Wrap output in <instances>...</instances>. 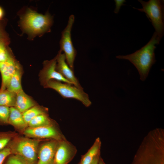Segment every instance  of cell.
Returning a JSON list of instances; mask_svg holds the SVG:
<instances>
[{"label": "cell", "instance_id": "1", "mask_svg": "<svg viewBox=\"0 0 164 164\" xmlns=\"http://www.w3.org/2000/svg\"><path fill=\"white\" fill-rule=\"evenodd\" d=\"M161 39L155 32L150 41L140 49L126 55H118L116 58L130 61L136 68L140 79L145 81L148 77L150 69L156 62L155 50V45L159 43Z\"/></svg>", "mask_w": 164, "mask_h": 164}, {"label": "cell", "instance_id": "2", "mask_svg": "<svg viewBox=\"0 0 164 164\" xmlns=\"http://www.w3.org/2000/svg\"><path fill=\"white\" fill-rule=\"evenodd\" d=\"M53 22L49 13L43 15L29 9L21 18L20 23L23 30L33 36L49 32Z\"/></svg>", "mask_w": 164, "mask_h": 164}, {"label": "cell", "instance_id": "3", "mask_svg": "<svg viewBox=\"0 0 164 164\" xmlns=\"http://www.w3.org/2000/svg\"><path fill=\"white\" fill-rule=\"evenodd\" d=\"M142 5L141 9L133 8L139 11L145 12L155 28V32L161 39L164 32V1L150 0L145 2L139 0Z\"/></svg>", "mask_w": 164, "mask_h": 164}, {"label": "cell", "instance_id": "4", "mask_svg": "<svg viewBox=\"0 0 164 164\" xmlns=\"http://www.w3.org/2000/svg\"><path fill=\"white\" fill-rule=\"evenodd\" d=\"M44 87L55 90L64 98L76 99L86 107L91 104L88 94L84 91L83 88L53 80L49 81Z\"/></svg>", "mask_w": 164, "mask_h": 164}, {"label": "cell", "instance_id": "5", "mask_svg": "<svg viewBox=\"0 0 164 164\" xmlns=\"http://www.w3.org/2000/svg\"><path fill=\"white\" fill-rule=\"evenodd\" d=\"M39 141L28 138H17L12 142L9 147L14 153L23 158L28 164H34L37 157Z\"/></svg>", "mask_w": 164, "mask_h": 164}, {"label": "cell", "instance_id": "6", "mask_svg": "<svg viewBox=\"0 0 164 164\" xmlns=\"http://www.w3.org/2000/svg\"><path fill=\"white\" fill-rule=\"evenodd\" d=\"M74 20L75 17L73 15L69 16L67 24L62 32L60 43V50L64 52L67 64L73 71L77 51L73 44L71 31Z\"/></svg>", "mask_w": 164, "mask_h": 164}, {"label": "cell", "instance_id": "7", "mask_svg": "<svg viewBox=\"0 0 164 164\" xmlns=\"http://www.w3.org/2000/svg\"><path fill=\"white\" fill-rule=\"evenodd\" d=\"M24 134L29 137L52 139L58 141L66 139L64 135L54 125L26 129Z\"/></svg>", "mask_w": 164, "mask_h": 164}, {"label": "cell", "instance_id": "8", "mask_svg": "<svg viewBox=\"0 0 164 164\" xmlns=\"http://www.w3.org/2000/svg\"><path fill=\"white\" fill-rule=\"evenodd\" d=\"M56 56L53 59L43 63V68L39 77L41 84L44 87L49 81L53 80L72 84L56 70Z\"/></svg>", "mask_w": 164, "mask_h": 164}, {"label": "cell", "instance_id": "9", "mask_svg": "<svg viewBox=\"0 0 164 164\" xmlns=\"http://www.w3.org/2000/svg\"><path fill=\"white\" fill-rule=\"evenodd\" d=\"M77 151L76 147L67 139L59 141L53 164H68L75 156Z\"/></svg>", "mask_w": 164, "mask_h": 164}, {"label": "cell", "instance_id": "10", "mask_svg": "<svg viewBox=\"0 0 164 164\" xmlns=\"http://www.w3.org/2000/svg\"><path fill=\"white\" fill-rule=\"evenodd\" d=\"M60 50L56 55V70L71 84L79 88H83L77 78L75 76L74 71L67 64L64 53Z\"/></svg>", "mask_w": 164, "mask_h": 164}, {"label": "cell", "instance_id": "11", "mask_svg": "<svg viewBox=\"0 0 164 164\" xmlns=\"http://www.w3.org/2000/svg\"><path fill=\"white\" fill-rule=\"evenodd\" d=\"M21 65L13 55L6 60L0 62L2 82L0 91L6 89L16 69Z\"/></svg>", "mask_w": 164, "mask_h": 164}, {"label": "cell", "instance_id": "12", "mask_svg": "<svg viewBox=\"0 0 164 164\" xmlns=\"http://www.w3.org/2000/svg\"><path fill=\"white\" fill-rule=\"evenodd\" d=\"M59 142L52 139L41 146L38 152L39 160L36 164H53Z\"/></svg>", "mask_w": 164, "mask_h": 164}, {"label": "cell", "instance_id": "13", "mask_svg": "<svg viewBox=\"0 0 164 164\" xmlns=\"http://www.w3.org/2000/svg\"><path fill=\"white\" fill-rule=\"evenodd\" d=\"M35 105V102L32 99L26 94L22 89L16 93L15 107L21 113H23Z\"/></svg>", "mask_w": 164, "mask_h": 164}, {"label": "cell", "instance_id": "14", "mask_svg": "<svg viewBox=\"0 0 164 164\" xmlns=\"http://www.w3.org/2000/svg\"><path fill=\"white\" fill-rule=\"evenodd\" d=\"M8 123L22 130L25 128L27 125L24 120L22 113L15 107L10 108Z\"/></svg>", "mask_w": 164, "mask_h": 164}, {"label": "cell", "instance_id": "15", "mask_svg": "<svg viewBox=\"0 0 164 164\" xmlns=\"http://www.w3.org/2000/svg\"><path fill=\"white\" fill-rule=\"evenodd\" d=\"M101 142L99 138H97L94 144L87 152L82 156L79 164H91L94 158L99 154Z\"/></svg>", "mask_w": 164, "mask_h": 164}, {"label": "cell", "instance_id": "16", "mask_svg": "<svg viewBox=\"0 0 164 164\" xmlns=\"http://www.w3.org/2000/svg\"><path fill=\"white\" fill-rule=\"evenodd\" d=\"M22 74V69L20 66L15 71L6 89L16 93L22 90L21 80Z\"/></svg>", "mask_w": 164, "mask_h": 164}, {"label": "cell", "instance_id": "17", "mask_svg": "<svg viewBox=\"0 0 164 164\" xmlns=\"http://www.w3.org/2000/svg\"><path fill=\"white\" fill-rule=\"evenodd\" d=\"M16 93L7 89L0 91V105L8 107H15Z\"/></svg>", "mask_w": 164, "mask_h": 164}, {"label": "cell", "instance_id": "18", "mask_svg": "<svg viewBox=\"0 0 164 164\" xmlns=\"http://www.w3.org/2000/svg\"><path fill=\"white\" fill-rule=\"evenodd\" d=\"M54 125L53 122L49 117L47 113L37 116L28 123L30 127L35 128Z\"/></svg>", "mask_w": 164, "mask_h": 164}, {"label": "cell", "instance_id": "19", "mask_svg": "<svg viewBox=\"0 0 164 164\" xmlns=\"http://www.w3.org/2000/svg\"><path fill=\"white\" fill-rule=\"evenodd\" d=\"M47 111L46 108L35 105L22 114L25 122L28 125L29 121L34 117L41 114L47 113Z\"/></svg>", "mask_w": 164, "mask_h": 164}, {"label": "cell", "instance_id": "20", "mask_svg": "<svg viewBox=\"0 0 164 164\" xmlns=\"http://www.w3.org/2000/svg\"><path fill=\"white\" fill-rule=\"evenodd\" d=\"M9 44V43L0 40V62L6 60L13 55Z\"/></svg>", "mask_w": 164, "mask_h": 164}, {"label": "cell", "instance_id": "21", "mask_svg": "<svg viewBox=\"0 0 164 164\" xmlns=\"http://www.w3.org/2000/svg\"><path fill=\"white\" fill-rule=\"evenodd\" d=\"M9 114L10 108L0 105V123H8Z\"/></svg>", "mask_w": 164, "mask_h": 164}, {"label": "cell", "instance_id": "22", "mask_svg": "<svg viewBox=\"0 0 164 164\" xmlns=\"http://www.w3.org/2000/svg\"><path fill=\"white\" fill-rule=\"evenodd\" d=\"M5 164H28L22 157L17 155L10 156Z\"/></svg>", "mask_w": 164, "mask_h": 164}, {"label": "cell", "instance_id": "23", "mask_svg": "<svg viewBox=\"0 0 164 164\" xmlns=\"http://www.w3.org/2000/svg\"><path fill=\"white\" fill-rule=\"evenodd\" d=\"M11 138V136L8 134L0 133V150L5 148Z\"/></svg>", "mask_w": 164, "mask_h": 164}, {"label": "cell", "instance_id": "24", "mask_svg": "<svg viewBox=\"0 0 164 164\" xmlns=\"http://www.w3.org/2000/svg\"><path fill=\"white\" fill-rule=\"evenodd\" d=\"M12 153V151L9 147L0 150V164H3L6 158Z\"/></svg>", "mask_w": 164, "mask_h": 164}, {"label": "cell", "instance_id": "25", "mask_svg": "<svg viewBox=\"0 0 164 164\" xmlns=\"http://www.w3.org/2000/svg\"><path fill=\"white\" fill-rule=\"evenodd\" d=\"M1 22H0V40L9 43V40L8 35L1 24Z\"/></svg>", "mask_w": 164, "mask_h": 164}, {"label": "cell", "instance_id": "26", "mask_svg": "<svg viewBox=\"0 0 164 164\" xmlns=\"http://www.w3.org/2000/svg\"><path fill=\"white\" fill-rule=\"evenodd\" d=\"M115 2V8L114 11V12L116 14H118L119 11L121 7L124 5V2H126L125 0H114Z\"/></svg>", "mask_w": 164, "mask_h": 164}, {"label": "cell", "instance_id": "27", "mask_svg": "<svg viewBox=\"0 0 164 164\" xmlns=\"http://www.w3.org/2000/svg\"><path fill=\"white\" fill-rule=\"evenodd\" d=\"M100 154H98L93 159L91 164H98Z\"/></svg>", "mask_w": 164, "mask_h": 164}, {"label": "cell", "instance_id": "28", "mask_svg": "<svg viewBox=\"0 0 164 164\" xmlns=\"http://www.w3.org/2000/svg\"><path fill=\"white\" fill-rule=\"evenodd\" d=\"M4 15V12L3 8L0 6V22L3 19Z\"/></svg>", "mask_w": 164, "mask_h": 164}, {"label": "cell", "instance_id": "29", "mask_svg": "<svg viewBox=\"0 0 164 164\" xmlns=\"http://www.w3.org/2000/svg\"><path fill=\"white\" fill-rule=\"evenodd\" d=\"M98 164H105L101 158H99Z\"/></svg>", "mask_w": 164, "mask_h": 164}, {"label": "cell", "instance_id": "30", "mask_svg": "<svg viewBox=\"0 0 164 164\" xmlns=\"http://www.w3.org/2000/svg\"></svg>", "mask_w": 164, "mask_h": 164}]
</instances>
